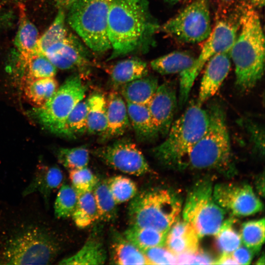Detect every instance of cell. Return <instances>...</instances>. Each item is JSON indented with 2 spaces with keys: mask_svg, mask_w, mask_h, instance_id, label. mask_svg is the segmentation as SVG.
Instances as JSON below:
<instances>
[{
  "mask_svg": "<svg viewBox=\"0 0 265 265\" xmlns=\"http://www.w3.org/2000/svg\"><path fill=\"white\" fill-rule=\"evenodd\" d=\"M199 238L191 225L178 219L168 231L164 246L176 255L191 253L199 249Z\"/></svg>",
  "mask_w": 265,
  "mask_h": 265,
  "instance_id": "20",
  "label": "cell"
},
{
  "mask_svg": "<svg viewBox=\"0 0 265 265\" xmlns=\"http://www.w3.org/2000/svg\"><path fill=\"white\" fill-rule=\"evenodd\" d=\"M76 225L84 228L99 219L97 207L92 191L78 194V200L72 215Z\"/></svg>",
  "mask_w": 265,
  "mask_h": 265,
  "instance_id": "31",
  "label": "cell"
},
{
  "mask_svg": "<svg viewBox=\"0 0 265 265\" xmlns=\"http://www.w3.org/2000/svg\"><path fill=\"white\" fill-rule=\"evenodd\" d=\"M245 4L243 0H219L216 18L240 14Z\"/></svg>",
  "mask_w": 265,
  "mask_h": 265,
  "instance_id": "42",
  "label": "cell"
},
{
  "mask_svg": "<svg viewBox=\"0 0 265 265\" xmlns=\"http://www.w3.org/2000/svg\"><path fill=\"white\" fill-rule=\"evenodd\" d=\"M65 238L41 209L20 204L0 210V265H49Z\"/></svg>",
  "mask_w": 265,
  "mask_h": 265,
  "instance_id": "1",
  "label": "cell"
},
{
  "mask_svg": "<svg viewBox=\"0 0 265 265\" xmlns=\"http://www.w3.org/2000/svg\"><path fill=\"white\" fill-rule=\"evenodd\" d=\"M238 123L243 128L254 152L260 156L265 154V128L260 121L249 116L243 117Z\"/></svg>",
  "mask_w": 265,
  "mask_h": 265,
  "instance_id": "38",
  "label": "cell"
},
{
  "mask_svg": "<svg viewBox=\"0 0 265 265\" xmlns=\"http://www.w3.org/2000/svg\"><path fill=\"white\" fill-rule=\"evenodd\" d=\"M215 265H238L231 254H221V256L215 260Z\"/></svg>",
  "mask_w": 265,
  "mask_h": 265,
  "instance_id": "45",
  "label": "cell"
},
{
  "mask_svg": "<svg viewBox=\"0 0 265 265\" xmlns=\"http://www.w3.org/2000/svg\"><path fill=\"white\" fill-rule=\"evenodd\" d=\"M216 203L232 216H246L261 212L262 201L252 187L242 183H221L213 187Z\"/></svg>",
  "mask_w": 265,
  "mask_h": 265,
  "instance_id": "14",
  "label": "cell"
},
{
  "mask_svg": "<svg viewBox=\"0 0 265 265\" xmlns=\"http://www.w3.org/2000/svg\"><path fill=\"white\" fill-rule=\"evenodd\" d=\"M208 123L207 109L192 101L173 121L165 140L151 149V155L163 166L182 171L187 156L205 133Z\"/></svg>",
  "mask_w": 265,
  "mask_h": 265,
  "instance_id": "5",
  "label": "cell"
},
{
  "mask_svg": "<svg viewBox=\"0 0 265 265\" xmlns=\"http://www.w3.org/2000/svg\"><path fill=\"white\" fill-rule=\"evenodd\" d=\"M87 112V101L83 99L75 106L68 116L62 135L75 137L86 132Z\"/></svg>",
  "mask_w": 265,
  "mask_h": 265,
  "instance_id": "35",
  "label": "cell"
},
{
  "mask_svg": "<svg viewBox=\"0 0 265 265\" xmlns=\"http://www.w3.org/2000/svg\"><path fill=\"white\" fill-rule=\"evenodd\" d=\"M92 192L97 207L99 219L105 222L115 220L118 214V204L109 191L106 180H99Z\"/></svg>",
  "mask_w": 265,
  "mask_h": 265,
  "instance_id": "32",
  "label": "cell"
},
{
  "mask_svg": "<svg viewBox=\"0 0 265 265\" xmlns=\"http://www.w3.org/2000/svg\"><path fill=\"white\" fill-rule=\"evenodd\" d=\"M159 29L182 42L204 41L212 30L209 0H193Z\"/></svg>",
  "mask_w": 265,
  "mask_h": 265,
  "instance_id": "11",
  "label": "cell"
},
{
  "mask_svg": "<svg viewBox=\"0 0 265 265\" xmlns=\"http://www.w3.org/2000/svg\"><path fill=\"white\" fill-rule=\"evenodd\" d=\"M207 110V130L188 154L182 171H215L231 177L236 169L225 110L218 103L211 104Z\"/></svg>",
  "mask_w": 265,
  "mask_h": 265,
  "instance_id": "4",
  "label": "cell"
},
{
  "mask_svg": "<svg viewBox=\"0 0 265 265\" xmlns=\"http://www.w3.org/2000/svg\"><path fill=\"white\" fill-rule=\"evenodd\" d=\"M142 251L149 265L177 264V255L164 246L153 247Z\"/></svg>",
  "mask_w": 265,
  "mask_h": 265,
  "instance_id": "41",
  "label": "cell"
},
{
  "mask_svg": "<svg viewBox=\"0 0 265 265\" xmlns=\"http://www.w3.org/2000/svg\"><path fill=\"white\" fill-rule=\"evenodd\" d=\"M21 85L24 97L34 107L45 104L59 87L54 77L22 79Z\"/></svg>",
  "mask_w": 265,
  "mask_h": 265,
  "instance_id": "24",
  "label": "cell"
},
{
  "mask_svg": "<svg viewBox=\"0 0 265 265\" xmlns=\"http://www.w3.org/2000/svg\"><path fill=\"white\" fill-rule=\"evenodd\" d=\"M167 233L151 228L130 226L123 235L143 250L153 247L164 246Z\"/></svg>",
  "mask_w": 265,
  "mask_h": 265,
  "instance_id": "30",
  "label": "cell"
},
{
  "mask_svg": "<svg viewBox=\"0 0 265 265\" xmlns=\"http://www.w3.org/2000/svg\"><path fill=\"white\" fill-rule=\"evenodd\" d=\"M69 171L72 186L78 194L92 191L99 181L97 176L87 167Z\"/></svg>",
  "mask_w": 265,
  "mask_h": 265,
  "instance_id": "40",
  "label": "cell"
},
{
  "mask_svg": "<svg viewBox=\"0 0 265 265\" xmlns=\"http://www.w3.org/2000/svg\"><path fill=\"white\" fill-rule=\"evenodd\" d=\"M254 253L244 246H239L232 253V256L238 265H249L252 260Z\"/></svg>",
  "mask_w": 265,
  "mask_h": 265,
  "instance_id": "44",
  "label": "cell"
},
{
  "mask_svg": "<svg viewBox=\"0 0 265 265\" xmlns=\"http://www.w3.org/2000/svg\"><path fill=\"white\" fill-rule=\"evenodd\" d=\"M257 265H264L265 264V257L264 255L263 254V256L261 257L256 263Z\"/></svg>",
  "mask_w": 265,
  "mask_h": 265,
  "instance_id": "49",
  "label": "cell"
},
{
  "mask_svg": "<svg viewBox=\"0 0 265 265\" xmlns=\"http://www.w3.org/2000/svg\"><path fill=\"white\" fill-rule=\"evenodd\" d=\"M159 28L147 0H112L107 22L111 53L107 60L146 52Z\"/></svg>",
  "mask_w": 265,
  "mask_h": 265,
  "instance_id": "2",
  "label": "cell"
},
{
  "mask_svg": "<svg viewBox=\"0 0 265 265\" xmlns=\"http://www.w3.org/2000/svg\"><path fill=\"white\" fill-rule=\"evenodd\" d=\"M257 188L259 193L261 195L264 196V187L262 186V184H264V177L263 176V178H260V179L257 181Z\"/></svg>",
  "mask_w": 265,
  "mask_h": 265,
  "instance_id": "48",
  "label": "cell"
},
{
  "mask_svg": "<svg viewBox=\"0 0 265 265\" xmlns=\"http://www.w3.org/2000/svg\"><path fill=\"white\" fill-rule=\"evenodd\" d=\"M165 0L170 3H176V2H178L185 0Z\"/></svg>",
  "mask_w": 265,
  "mask_h": 265,
  "instance_id": "50",
  "label": "cell"
},
{
  "mask_svg": "<svg viewBox=\"0 0 265 265\" xmlns=\"http://www.w3.org/2000/svg\"><path fill=\"white\" fill-rule=\"evenodd\" d=\"M19 8V26L14 44L16 49V56L24 57L38 52V31L28 19L25 5L20 3Z\"/></svg>",
  "mask_w": 265,
  "mask_h": 265,
  "instance_id": "25",
  "label": "cell"
},
{
  "mask_svg": "<svg viewBox=\"0 0 265 265\" xmlns=\"http://www.w3.org/2000/svg\"><path fill=\"white\" fill-rule=\"evenodd\" d=\"M86 101L88 107L86 132L100 136L106 127V97L100 92H96L91 94Z\"/></svg>",
  "mask_w": 265,
  "mask_h": 265,
  "instance_id": "29",
  "label": "cell"
},
{
  "mask_svg": "<svg viewBox=\"0 0 265 265\" xmlns=\"http://www.w3.org/2000/svg\"><path fill=\"white\" fill-rule=\"evenodd\" d=\"M177 264H214L215 260L208 253L199 249L189 253L177 255Z\"/></svg>",
  "mask_w": 265,
  "mask_h": 265,
  "instance_id": "43",
  "label": "cell"
},
{
  "mask_svg": "<svg viewBox=\"0 0 265 265\" xmlns=\"http://www.w3.org/2000/svg\"><path fill=\"white\" fill-rule=\"evenodd\" d=\"M90 50L68 29L43 54L57 68L76 70L84 79L92 65Z\"/></svg>",
  "mask_w": 265,
  "mask_h": 265,
  "instance_id": "12",
  "label": "cell"
},
{
  "mask_svg": "<svg viewBox=\"0 0 265 265\" xmlns=\"http://www.w3.org/2000/svg\"><path fill=\"white\" fill-rule=\"evenodd\" d=\"M236 221L233 216L224 220L214 235L215 245L221 254H231L241 245L240 231L235 226Z\"/></svg>",
  "mask_w": 265,
  "mask_h": 265,
  "instance_id": "33",
  "label": "cell"
},
{
  "mask_svg": "<svg viewBox=\"0 0 265 265\" xmlns=\"http://www.w3.org/2000/svg\"><path fill=\"white\" fill-rule=\"evenodd\" d=\"M13 0L15 1H18V2H21L23 1L24 0Z\"/></svg>",
  "mask_w": 265,
  "mask_h": 265,
  "instance_id": "51",
  "label": "cell"
},
{
  "mask_svg": "<svg viewBox=\"0 0 265 265\" xmlns=\"http://www.w3.org/2000/svg\"><path fill=\"white\" fill-rule=\"evenodd\" d=\"M106 182L117 204L131 200L138 192L135 182L125 176H113L106 180Z\"/></svg>",
  "mask_w": 265,
  "mask_h": 265,
  "instance_id": "37",
  "label": "cell"
},
{
  "mask_svg": "<svg viewBox=\"0 0 265 265\" xmlns=\"http://www.w3.org/2000/svg\"><path fill=\"white\" fill-rule=\"evenodd\" d=\"M205 65L196 101L201 106L216 93L227 77L231 66L230 50L214 55Z\"/></svg>",
  "mask_w": 265,
  "mask_h": 265,
  "instance_id": "16",
  "label": "cell"
},
{
  "mask_svg": "<svg viewBox=\"0 0 265 265\" xmlns=\"http://www.w3.org/2000/svg\"><path fill=\"white\" fill-rule=\"evenodd\" d=\"M241 15L216 18L214 26L193 65L180 74L178 106L186 103L193 83L208 60L214 55L230 51L238 34Z\"/></svg>",
  "mask_w": 265,
  "mask_h": 265,
  "instance_id": "8",
  "label": "cell"
},
{
  "mask_svg": "<svg viewBox=\"0 0 265 265\" xmlns=\"http://www.w3.org/2000/svg\"><path fill=\"white\" fill-rule=\"evenodd\" d=\"M128 207L130 226L151 228L167 232L179 219L181 198L166 188H152L137 192Z\"/></svg>",
  "mask_w": 265,
  "mask_h": 265,
  "instance_id": "6",
  "label": "cell"
},
{
  "mask_svg": "<svg viewBox=\"0 0 265 265\" xmlns=\"http://www.w3.org/2000/svg\"><path fill=\"white\" fill-rule=\"evenodd\" d=\"M107 252L102 236V228L97 225L80 249L72 256L64 258L60 265H103L106 261Z\"/></svg>",
  "mask_w": 265,
  "mask_h": 265,
  "instance_id": "18",
  "label": "cell"
},
{
  "mask_svg": "<svg viewBox=\"0 0 265 265\" xmlns=\"http://www.w3.org/2000/svg\"><path fill=\"white\" fill-rule=\"evenodd\" d=\"M63 180V173L58 166L41 165L38 167L23 195L26 197L38 192L43 198L45 208L48 210L52 191L61 186Z\"/></svg>",
  "mask_w": 265,
  "mask_h": 265,
  "instance_id": "19",
  "label": "cell"
},
{
  "mask_svg": "<svg viewBox=\"0 0 265 265\" xmlns=\"http://www.w3.org/2000/svg\"><path fill=\"white\" fill-rule=\"evenodd\" d=\"M158 86V79L147 75L123 85L117 90L126 103L147 105Z\"/></svg>",
  "mask_w": 265,
  "mask_h": 265,
  "instance_id": "26",
  "label": "cell"
},
{
  "mask_svg": "<svg viewBox=\"0 0 265 265\" xmlns=\"http://www.w3.org/2000/svg\"><path fill=\"white\" fill-rule=\"evenodd\" d=\"M265 219L250 220L242 224L240 230L241 242L255 254L265 241Z\"/></svg>",
  "mask_w": 265,
  "mask_h": 265,
  "instance_id": "34",
  "label": "cell"
},
{
  "mask_svg": "<svg viewBox=\"0 0 265 265\" xmlns=\"http://www.w3.org/2000/svg\"><path fill=\"white\" fill-rule=\"evenodd\" d=\"M83 80L79 73L69 77L45 104L33 107L32 116L46 129L62 135L68 116L85 97L87 88Z\"/></svg>",
  "mask_w": 265,
  "mask_h": 265,
  "instance_id": "10",
  "label": "cell"
},
{
  "mask_svg": "<svg viewBox=\"0 0 265 265\" xmlns=\"http://www.w3.org/2000/svg\"><path fill=\"white\" fill-rule=\"evenodd\" d=\"M106 70L112 90H116L123 85L148 74L146 62L135 57L117 62Z\"/></svg>",
  "mask_w": 265,
  "mask_h": 265,
  "instance_id": "22",
  "label": "cell"
},
{
  "mask_svg": "<svg viewBox=\"0 0 265 265\" xmlns=\"http://www.w3.org/2000/svg\"><path fill=\"white\" fill-rule=\"evenodd\" d=\"M1 5H2V0H0V8L1 7Z\"/></svg>",
  "mask_w": 265,
  "mask_h": 265,
  "instance_id": "52",
  "label": "cell"
},
{
  "mask_svg": "<svg viewBox=\"0 0 265 265\" xmlns=\"http://www.w3.org/2000/svg\"><path fill=\"white\" fill-rule=\"evenodd\" d=\"M107 124L100 136V142L106 143L123 135L130 127L126 101L118 90H112L106 97Z\"/></svg>",
  "mask_w": 265,
  "mask_h": 265,
  "instance_id": "17",
  "label": "cell"
},
{
  "mask_svg": "<svg viewBox=\"0 0 265 265\" xmlns=\"http://www.w3.org/2000/svg\"><path fill=\"white\" fill-rule=\"evenodd\" d=\"M249 3L255 9H260L264 7L265 0H249Z\"/></svg>",
  "mask_w": 265,
  "mask_h": 265,
  "instance_id": "47",
  "label": "cell"
},
{
  "mask_svg": "<svg viewBox=\"0 0 265 265\" xmlns=\"http://www.w3.org/2000/svg\"><path fill=\"white\" fill-rule=\"evenodd\" d=\"M89 157V150L85 145L60 148L57 153L58 161L69 170L87 167Z\"/></svg>",
  "mask_w": 265,
  "mask_h": 265,
  "instance_id": "39",
  "label": "cell"
},
{
  "mask_svg": "<svg viewBox=\"0 0 265 265\" xmlns=\"http://www.w3.org/2000/svg\"><path fill=\"white\" fill-rule=\"evenodd\" d=\"M58 9L67 10L76 0H50Z\"/></svg>",
  "mask_w": 265,
  "mask_h": 265,
  "instance_id": "46",
  "label": "cell"
},
{
  "mask_svg": "<svg viewBox=\"0 0 265 265\" xmlns=\"http://www.w3.org/2000/svg\"><path fill=\"white\" fill-rule=\"evenodd\" d=\"M196 59L186 51H174L153 60L152 68L162 75L183 73L189 69Z\"/></svg>",
  "mask_w": 265,
  "mask_h": 265,
  "instance_id": "28",
  "label": "cell"
},
{
  "mask_svg": "<svg viewBox=\"0 0 265 265\" xmlns=\"http://www.w3.org/2000/svg\"><path fill=\"white\" fill-rule=\"evenodd\" d=\"M128 116L135 137L138 142L148 143L159 136L147 105L126 103Z\"/></svg>",
  "mask_w": 265,
  "mask_h": 265,
  "instance_id": "23",
  "label": "cell"
},
{
  "mask_svg": "<svg viewBox=\"0 0 265 265\" xmlns=\"http://www.w3.org/2000/svg\"><path fill=\"white\" fill-rule=\"evenodd\" d=\"M78 200V194L75 189L63 184L57 193L54 206V216L58 219L72 216Z\"/></svg>",
  "mask_w": 265,
  "mask_h": 265,
  "instance_id": "36",
  "label": "cell"
},
{
  "mask_svg": "<svg viewBox=\"0 0 265 265\" xmlns=\"http://www.w3.org/2000/svg\"><path fill=\"white\" fill-rule=\"evenodd\" d=\"M111 263L116 265H149L142 251L115 230L110 234Z\"/></svg>",
  "mask_w": 265,
  "mask_h": 265,
  "instance_id": "21",
  "label": "cell"
},
{
  "mask_svg": "<svg viewBox=\"0 0 265 265\" xmlns=\"http://www.w3.org/2000/svg\"><path fill=\"white\" fill-rule=\"evenodd\" d=\"M92 154L106 165L126 174L140 176L150 170L142 152L128 139L115 140L94 149Z\"/></svg>",
  "mask_w": 265,
  "mask_h": 265,
  "instance_id": "13",
  "label": "cell"
},
{
  "mask_svg": "<svg viewBox=\"0 0 265 265\" xmlns=\"http://www.w3.org/2000/svg\"><path fill=\"white\" fill-rule=\"evenodd\" d=\"M112 0H76L67 9L66 21L84 44L95 53L111 50L107 32Z\"/></svg>",
  "mask_w": 265,
  "mask_h": 265,
  "instance_id": "7",
  "label": "cell"
},
{
  "mask_svg": "<svg viewBox=\"0 0 265 265\" xmlns=\"http://www.w3.org/2000/svg\"><path fill=\"white\" fill-rule=\"evenodd\" d=\"M182 213L183 219L192 226L200 238L217 232L226 212L214 200L211 180L203 179L194 184L187 193Z\"/></svg>",
  "mask_w": 265,
  "mask_h": 265,
  "instance_id": "9",
  "label": "cell"
},
{
  "mask_svg": "<svg viewBox=\"0 0 265 265\" xmlns=\"http://www.w3.org/2000/svg\"><path fill=\"white\" fill-rule=\"evenodd\" d=\"M239 30L230 50L235 66V85L241 92L253 88L265 69V38L256 9L246 3L240 18Z\"/></svg>",
  "mask_w": 265,
  "mask_h": 265,
  "instance_id": "3",
  "label": "cell"
},
{
  "mask_svg": "<svg viewBox=\"0 0 265 265\" xmlns=\"http://www.w3.org/2000/svg\"><path fill=\"white\" fill-rule=\"evenodd\" d=\"M147 106L159 135L165 137L178 106L175 83L166 81L159 85Z\"/></svg>",
  "mask_w": 265,
  "mask_h": 265,
  "instance_id": "15",
  "label": "cell"
},
{
  "mask_svg": "<svg viewBox=\"0 0 265 265\" xmlns=\"http://www.w3.org/2000/svg\"><path fill=\"white\" fill-rule=\"evenodd\" d=\"M16 67L21 80L54 77L57 69L38 52L25 57H17Z\"/></svg>",
  "mask_w": 265,
  "mask_h": 265,
  "instance_id": "27",
  "label": "cell"
}]
</instances>
